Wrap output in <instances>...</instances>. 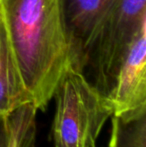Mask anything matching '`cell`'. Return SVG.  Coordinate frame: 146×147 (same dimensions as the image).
Listing matches in <instances>:
<instances>
[{"mask_svg": "<svg viewBox=\"0 0 146 147\" xmlns=\"http://www.w3.org/2000/svg\"><path fill=\"white\" fill-rule=\"evenodd\" d=\"M54 147H96L111 111L84 73L69 66L53 94Z\"/></svg>", "mask_w": 146, "mask_h": 147, "instance_id": "cell-2", "label": "cell"}, {"mask_svg": "<svg viewBox=\"0 0 146 147\" xmlns=\"http://www.w3.org/2000/svg\"><path fill=\"white\" fill-rule=\"evenodd\" d=\"M111 0H62L71 66L86 69L95 32Z\"/></svg>", "mask_w": 146, "mask_h": 147, "instance_id": "cell-5", "label": "cell"}, {"mask_svg": "<svg viewBox=\"0 0 146 147\" xmlns=\"http://www.w3.org/2000/svg\"><path fill=\"white\" fill-rule=\"evenodd\" d=\"M0 19L24 87L45 110L71 66L62 0H0Z\"/></svg>", "mask_w": 146, "mask_h": 147, "instance_id": "cell-1", "label": "cell"}, {"mask_svg": "<svg viewBox=\"0 0 146 147\" xmlns=\"http://www.w3.org/2000/svg\"><path fill=\"white\" fill-rule=\"evenodd\" d=\"M8 115H0V147H7Z\"/></svg>", "mask_w": 146, "mask_h": 147, "instance_id": "cell-9", "label": "cell"}, {"mask_svg": "<svg viewBox=\"0 0 146 147\" xmlns=\"http://www.w3.org/2000/svg\"><path fill=\"white\" fill-rule=\"evenodd\" d=\"M146 25V0H111L95 32L86 68L102 100L131 44Z\"/></svg>", "mask_w": 146, "mask_h": 147, "instance_id": "cell-3", "label": "cell"}, {"mask_svg": "<svg viewBox=\"0 0 146 147\" xmlns=\"http://www.w3.org/2000/svg\"><path fill=\"white\" fill-rule=\"evenodd\" d=\"M28 103L32 98L18 73L0 19V115H8Z\"/></svg>", "mask_w": 146, "mask_h": 147, "instance_id": "cell-6", "label": "cell"}, {"mask_svg": "<svg viewBox=\"0 0 146 147\" xmlns=\"http://www.w3.org/2000/svg\"><path fill=\"white\" fill-rule=\"evenodd\" d=\"M36 111L28 103L8 114L7 147H35Z\"/></svg>", "mask_w": 146, "mask_h": 147, "instance_id": "cell-7", "label": "cell"}, {"mask_svg": "<svg viewBox=\"0 0 146 147\" xmlns=\"http://www.w3.org/2000/svg\"><path fill=\"white\" fill-rule=\"evenodd\" d=\"M103 102L111 116L123 121L146 114V25L131 44Z\"/></svg>", "mask_w": 146, "mask_h": 147, "instance_id": "cell-4", "label": "cell"}, {"mask_svg": "<svg viewBox=\"0 0 146 147\" xmlns=\"http://www.w3.org/2000/svg\"><path fill=\"white\" fill-rule=\"evenodd\" d=\"M111 133L108 147H146V114L123 121L111 116Z\"/></svg>", "mask_w": 146, "mask_h": 147, "instance_id": "cell-8", "label": "cell"}]
</instances>
